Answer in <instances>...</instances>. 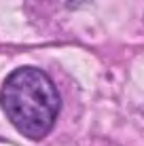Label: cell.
Instances as JSON below:
<instances>
[{"label": "cell", "instance_id": "6da1fadb", "mask_svg": "<svg viewBox=\"0 0 144 146\" xmlns=\"http://www.w3.org/2000/svg\"><path fill=\"white\" fill-rule=\"evenodd\" d=\"M2 110L19 133L40 140L51 131L62 100L53 80L38 68H19L4 80Z\"/></svg>", "mask_w": 144, "mask_h": 146}]
</instances>
